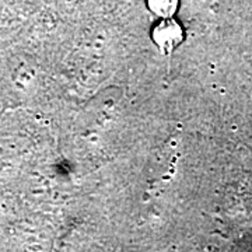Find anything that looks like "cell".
I'll return each instance as SVG.
<instances>
[{
  "mask_svg": "<svg viewBox=\"0 0 252 252\" xmlns=\"http://www.w3.org/2000/svg\"><path fill=\"white\" fill-rule=\"evenodd\" d=\"M152 39L162 54H172L185 39L184 28L175 18H160L153 27Z\"/></svg>",
  "mask_w": 252,
  "mask_h": 252,
  "instance_id": "cell-1",
  "label": "cell"
},
{
  "mask_svg": "<svg viewBox=\"0 0 252 252\" xmlns=\"http://www.w3.org/2000/svg\"><path fill=\"white\" fill-rule=\"evenodd\" d=\"M147 7L158 18H171L180 9V0H147Z\"/></svg>",
  "mask_w": 252,
  "mask_h": 252,
  "instance_id": "cell-2",
  "label": "cell"
},
{
  "mask_svg": "<svg viewBox=\"0 0 252 252\" xmlns=\"http://www.w3.org/2000/svg\"><path fill=\"white\" fill-rule=\"evenodd\" d=\"M0 6H1V0H0Z\"/></svg>",
  "mask_w": 252,
  "mask_h": 252,
  "instance_id": "cell-3",
  "label": "cell"
}]
</instances>
